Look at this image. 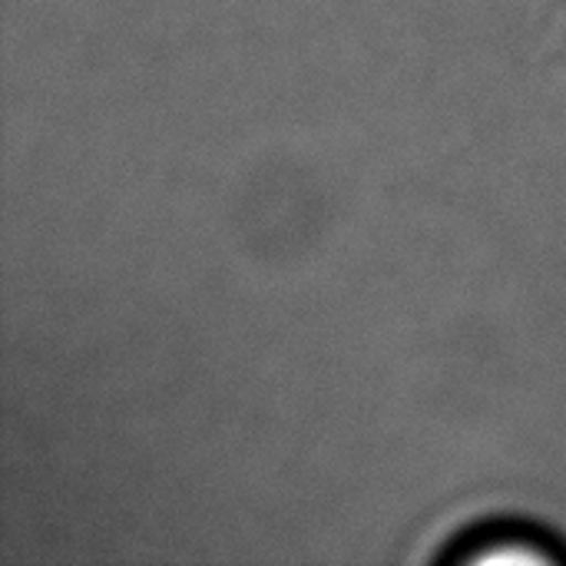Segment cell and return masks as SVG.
Returning a JSON list of instances; mask_svg holds the SVG:
<instances>
[{
  "mask_svg": "<svg viewBox=\"0 0 566 566\" xmlns=\"http://www.w3.org/2000/svg\"><path fill=\"white\" fill-rule=\"evenodd\" d=\"M438 560H534L554 564L566 560V541L560 534L527 524L517 517L471 524L461 534L448 537V544L434 554Z\"/></svg>",
  "mask_w": 566,
  "mask_h": 566,
  "instance_id": "obj_1",
  "label": "cell"
}]
</instances>
